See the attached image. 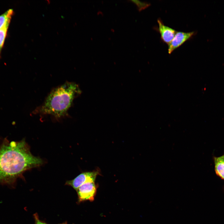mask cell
<instances>
[{"label": "cell", "mask_w": 224, "mask_h": 224, "mask_svg": "<svg viewBox=\"0 0 224 224\" xmlns=\"http://www.w3.org/2000/svg\"><path fill=\"white\" fill-rule=\"evenodd\" d=\"M100 172L99 170L98 169L92 171L82 172L73 179L67 181L65 184L77 190L85 183L95 182L96 176L100 174Z\"/></svg>", "instance_id": "3"}, {"label": "cell", "mask_w": 224, "mask_h": 224, "mask_svg": "<svg viewBox=\"0 0 224 224\" xmlns=\"http://www.w3.org/2000/svg\"><path fill=\"white\" fill-rule=\"evenodd\" d=\"M130 1L136 5L138 10L139 11L145 9L150 6L149 3L142 2L138 0H131Z\"/></svg>", "instance_id": "10"}, {"label": "cell", "mask_w": 224, "mask_h": 224, "mask_svg": "<svg viewBox=\"0 0 224 224\" xmlns=\"http://www.w3.org/2000/svg\"><path fill=\"white\" fill-rule=\"evenodd\" d=\"M214 170L216 174L224 180V154L213 157Z\"/></svg>", "instance_id": "7"}, {"label": "cell", "mask_w": 224, "mask_h": 224, "mask_svg": "<svg viewBox=\"0 0 224 224\" xmlns=\"http://www.w3.org/2000/svg\"><path fill=\"white\" fill-rule=\"evenodd\" d=\"M43 163L31 154L25 139L10 141L5 138L0 144V184L14 185L24 172Z\"/></svg>", "instance_id": "1"}, {"label": "cell", "mask_w": 224, "mask_h": 224, "mask_svg": "<svg viewBox=\"0 0 224 224\" xmlns=\"http://www.w3.org/2000/svg\"><path fill=\"white\" fill-rule=\"evenodd\" d=\"M34 217L35 220V224H47V223L41 221L39 219L37 214H34Z\"/></svg>", "instance_id": "11"}, {"label": "cell", "mask_w": 224, "mask_h": 224, "mask_svg": "<svg viewBox=\"0 0 224 224\" xmlns=\"http://www.w3.org/2000/svg\"><path fill=\"white\" fill-rule=\"evenodd\" d=\"M195 33L194 31L189 32L176 31L172 40L168 45V50L169 54H171L176 49L191 38L195 35Z\"/></svg>", "instance_id": "5"}, {"label": "cell", "mask_w": 224, "mask_h": 224, "mask_svg": "<svg viewBox=\"0 0 224 224\" xmlns=\"http://www.w3.org/2000/svg\"><path fill=\"white\" fill-rule=\"evenodd\" d=\"M10 21L7 22L2 28L0 29V54L2 48Z\"/></svg>", "instance_id": "9"}, {"label": "cell", "mask_w": 224, "mask_h": 224, "mask_svg": "<svg viewBox=\"0 0 224 224\" xmlns=\"http://www.w3.org/2000/svg\"></svg>", "instance_id": "13"}, {"label": "cell", "mask_w": 224, "mask_h": 224, "mask_svg": "<svg viewBox=\"0 0 224 224\" xmlns=\"http://www.w3.org/2000/svg\"><path fill=\"white\" fill-rule=\"evenodd\" d=\"M97 187L95 182L87 183L80 186L77 190L79 202L86 200L93 201Z\"/></svg>", "instance_id": "4"}, {"label": "cell", "mask_w": 224, "mask_h": 224, "mask_svg": "<svg viewBox=\"0 0 224 224\" xmlns=\"http://www.w3.org/2000/svg\"><path fill=\"white\" fill-rule=\"evenodd\" d=\"M13 11L12 9H9L0 16V29L7 22H10Z\"/></svg>", "instance_id": "8"}, {"label": "cell", "mask_w": 224, "mask_h": 224, "mask_svg": "<svg viewBox=\"0 0 224 224\" xmlns=\"http://www.w3.org/2000/svg\"><path fill=\"white\" fill-rule=\"evenodd\" d=\"M157 21L158 25L157 30L160 34L161 39L163 42L168 45L173 39L176 31L165 25L160 18L157 19Z\"/></svg>", "instance_id": "6"}, {"label": "cell", "mask_w": 224, "mask_h": 224, "mask_svg": "<svg viewBox=\"0 0 224 224\" xmlns=\"http://www.w3.org/2000/svg\"><path fill=\"white\" fill-rule=\"evenodd\" d=\"M59 224H67V223L66 222H64V223Z\"/></svg>", "instance_id": "12"}, {"label": "cell", "mask_w": 224, "mask_h": 224, "mask_svg": "<svg viewBox=\"0 0 224 224\" xmlns=\"http://www.w3.org/2000/svg\"><path fill=\"white\" fill-rule=\"evenodd\" d=\"M81 93L78 86L73 82H66L54 88L44 101L33 112L35 114L49 115L58 120L68 115L74 100Z\"/></svg>", "instance_id": "2"}]
</instances>
